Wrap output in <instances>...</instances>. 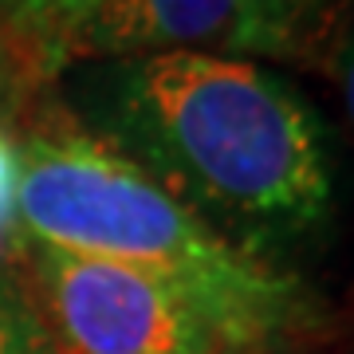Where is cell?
<instances>
[{
  "instance_id": "8992f818",
  "label": "cell",
  "mask_w": 354,
  "mask_h": 354,
  "mask_svg": "<svg viewBox=\"0 0 354 354\" xmlns=\"http://www.w3.org/2000/svg\"><path fill=\"white\" fill-rule=\"evenodd\" d=\"M0 354H55L36 299L8 272H0Z\"/></svg>"
},
{
  "instance_id": "52a82bcc",
  "label": "cell",
  "mask_w": 354,
  "mask_h": 354,
  "mask_svg": "<svg viewBox=\"0 0 354 354\" xmlns=\"http://www.w3.org/2000/svg\"><path fill=\"white\" fill-rule=\"evenodd\" d=\"M16 181H20V158H16L12 130L0 122V272L20 248H28L16 221Z\"/></svg>"
},
{
  "instance_id": "3957f363",
  "label": "cell",
  "mask_w": 354,
  "mask_h": 354,
  "mask_svg": "<svg viewBox=\"0 0 354 354\" xmlns=\"http://www.w3.org/2000/svg\"><path fill=\"white\" fill-rule=\"evenodd\" d=\"M351 28L354 0H99L67 48V67L174 48L330 67Z\"/></svg>"
},
{
  "instance_id": "6da1fadb",
  "label": "cell",
  "mask_w": 354,
  "mask_h": 354,
  "mask_svg": "<svg viewBox=\"0 0 354 354\" xmlns=\"http://www.w3.org/2000/svg\"><path fill=\"white\" fill-rule=\"evenodd\" d=\"M79 67L71 111L241 252L272 264L330 221L327 127L268 64L174 48Z\"/></svg>"
},
{
  "instance_id": "ba28073f",
  "label": "cell",
  "mask_w": 354,
  "mask_h": 354,
  "mask_svg": "<svg viewBox=\"0 0 354 354\" xmlns=\"http://www.w3.org/2000/svg\"><path fill=\"white\" fill-rule=\"evenodd\" d=\"M24 99H32V95H28L24 79H20V71H16V64H12V51H8V44L0 36V114L16 111Z\"/></svg>"
},
{
  "instance_id": "7a4b0ae2",
  "label": "cell",
  "mask_w": 354,
  "mask_h": 354,
  "mask_svg": "<svg viewBox=\"0 0 354 354\" xmlns=\"http://www.w3.org/2000/svg\"><path fill=\"white\" fill-rule=\"evenodd\" d=\"M16 221L28 248H59L169 283L228 346L252 351L299 319V283L228 244L189 205L79 118L39 99L20 118Z\"/></svg>"
},
{
  "instance_id": "9c48e42d",
  "label": "cell",
  "mask_w": 354,
  "mask_h": 354,
  "mask_svg": "<svg viewBox=\"0 0 354 354\" xmlns=\"http://www.w3.org/2000/svg\"><path fill=\"white\" fill-rule=\"evenodd\" d=\"M339 64H342V99H346V114H351V127H354V28L346 36V48H342Z\"/></svg>"
},
{
  "instance_id": "30bf717a",
  "label": "cell",
  "mask_w": 354,
  "mask_h": 354,
  "mask_svg": "<svg viewBox=\"0 0 354 354\" xmlns=\"http://www.w3.org/2000/svg\"><path fill=\"white\" fill-rule=\"evenodd\" d=\"M213 354H248L244 346H221V351H213Z\"/></svg>"
},
{
  "instance_id": "277c9868",
  "label": "cell",
  "mask_w": 354,
  "mask_h": 354,
  "mask_svg": "<svg viewBox=\"0 0 354 354\" xmlns=\"http://www.w3.org/2000/svg\"><path fill=\"white\" fill-rule=\"evenodd\" d=\"M36 252V311L55 354H213L228 346L221 330L169 283L134 268Z\"/></svg>"
},
{
  "instance_id": "5b68a950",
  "label": "cell",
  "mask_w": 354,
  "mask_h": 354,
  "mask_svg": "<svg viewBox=\"0 0 354 354\" xmlns=\"http://www.w3.org/2000/svg\"><path fill=\"white\" fill-rule=\"evenodd\" d=\"M99 0H0V36L28 95L67 71V48Z\"/></svg>"
}]
</instances>
